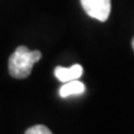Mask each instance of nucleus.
Wrapping results in <instances>:
<instances>
[{
  "label": "nucleus",
  "mask_w": 134,
  "mask_h": 134,
  "mask_svg": "<svg viewBox=\"0 0 134 134\" xmlns=\"http://www.w3.org/2000/svg\"><path fill=\"white\" fill-rule=\"evenodd\" d=\"M38 50H29L26 46H19L9 58V73L14 78L23 80L30 76L34 65L41 60Z\"/></svg>",
  "instance_id": "1"
},
{
  "label": "nucleus",
  "mask_w": 134,
  "mask_h": 134,
  "mask_svg": "<svg viewBox=\"0 0 134 134\" xmlns=\"http://www.w3.org/2000/svg\"><path fill=\"white\" fill-rule=\"evenodd\" d=\"M88 16L98 21H105L110 14V0H80Z\"/></svg>",
  "instance_id": "2"
},
{
  "label": "nucleus",
  "mask_w": 134,
  "mask_h": 134,
  "mask_svg": "<svg viewBox=\"0 0 134 134\" xmlns=\"http://www.w3.org/2000/svg\"><path fill=\"white\" fill-rule=\"evenodd\" d=\"M82 73H83V68L78 63L68 67V68L67 67H61V66L55 68V76H56V78L58 81H61L62 83L73 81V80H78L82 76Z\"/></svg>",
  "instance_id": "3"
},
{
  "label": "nucleus",
  "mask_w": 134,
  "mask_h": 134,
  "mask_svg": "<svg viewBox=\"0 0 134 134\" xmlns=\"http://www.w3.org/2000/svg\"><path fill=\"white\" fill-rule=\"evenodd\" d=\"M85 91H86L85 85L78 80H73V81L63 83L62 87L60 88V96L62 98H66V97L73 96V94H82Z\"/></svg>",
  "instance_id": "4"
},
{
  "label": "nucleus",
  "mask_w": 134,
  "mask_h": 134,
  "mask_svg": "<svg viewBox=\"0 0 134 134\" xmlns=\"http://www.w3.org/2000/svg\"><path fill=\"white\" fill-rule=\"evenodd\" d=\"M25 134H52V132L48 129L47 127H45L42 124H36L29 128L25 132Z\"/></svg>",
  "instance_id": "5"
},
{
  "label": "nucleus",
  "mask_w": 134,
  "mask_h": 134,
  "mask_svg": "<svg viewBox=\"0 0 134 134\" xmlns=\"http://www.w3.org/2000/svg\"><path fill=\"white\" fill-rule=\"evenodd\" d=\"M132 47H133V50H134V37H133V40H132Z\"/></svg>",
  "instance_id": "6"
}]
</instances>
